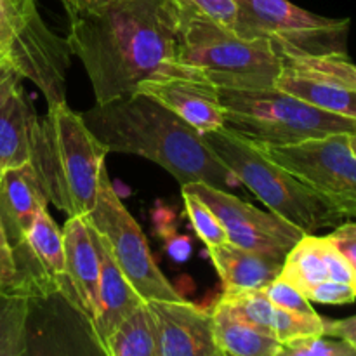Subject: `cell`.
Returning a JSON list of instances; mask_svg holds the SVG:
<instances>
[{
  "mask_svg": "<svg viewBox=\"0 0 356 356\" xmlns=\"http://www.w3.org/2000/svg\"><path fill=\"white\" fill-rule=\"evenodd\" d=\"M70 54L86 68L96 103L134 94L156 76H198L177 61L176 0H59Z\"/></svg>",
  "mask_w": 356,
  "mask_h": 356,
  "instance_id": "6da1fadb",
  "label": "cell"
},
{
  "mask_svg": "<svg viewBox=\"0 0 356 356\" xmlns=\"http://www.w3.org/2000/svg\"><path fill=\"white\" fill-rule=\"evenodd\" d=\"M80 117L108 153L148 159L165 169L181 186L207 183L229 190L238 184L202 132L139 90L96 103Z\"/></svg>",
  "mask_w": 356,
  "mask_h": 356,
  "instance_id": "7a4b0ae2",
  "label": "cell"
},
{
  "mask_svg": "<svg viewBox=\"0 0 356 356\" xmlns=\"http://www.w3.org/2000/svg\"><path fill=\"white\" fill-rule=\"evenodd\" d=\"M108 152L68 103L47 106L31 125L30 165L49 204L68 218L89 214L96 205Z\"/></svg>",
  "mask_w": 356,
  "mask_h": 356,
  "instance_id": "3957f363",
  "label": "cell"
},
{
  "mask_svg": "<svg viewBox=\"0 0 356 356\" xmlns=\"http://www.w3.org/2000/svg\"><path fill=\"white\" fill-rule=\"evenodd\" d=\"M177 9V61L181 65L218 89L275 87L284 72V58L270 42L238 37L179 2Z\"/></svg>",
  "mask_w": 356,
  "mask_h": 356,
  "instance_id": "277c9868",
  "label": "cell"
},
{
  "mask_svg": "<svg viewBox=\"0 0 356 356\" xmlns=\"http://www.w3.org/2000/svg\"><path fill=\"white\" fill-rule=\"evenodd\" d=\"M204 138L238 183L245 184L273 214L302 232L336 228L344 221L343 216L327 207L309 188L273 162L252 139L228 127L204 132Z\"/></svg>",
  "mask_w": 356,
  "mask_h": 356,
  "instance_id": "5b68a950",
  "label": "cell"
},
{
  "mask_svg": "<svg viewBox=\"0 0 356 356\" xmlns=\"http://www.w3.org/2000/svg\"><path fill=\"white\" fill-rule=\"evenodd\" d=\"M225 127L261 145H298L332 134H356V120L329 113L277 87L219 89Z\"/></svg>",
  "mask_w": 356,
  "mask_h": 356,
  "instance_id": "8992f818",
  "label": "cell"
},
{
  "mask_svg": "<svg viewBox=\"0 0 356 356\" xmlns=\"http://www.w3.org/2000/svg\"><path fill=\"white\" fill-rule=\"evenodd\" d=\"M70 56L66 38L42 19L38 0H0V65L30 80L47 106L66 103Z\"/></svg>",
  "mask_w": 356,
  "mask_h": 356,
  "instance_id": "52a82bcc",
  "label": "cell"
},
{
  "mask_svg": "<svg viewBox=\"0 0 356 356\" xmlns=\"http://www.w3.org/2000/svg\"><path fill=\"white\" fill-rule=\"evenodd\" d=\"M238 37L261 38L284 59L301 56L348 54V19L318 16L289 0H235Z\"/></svg>",
  "mask_w": 356,
  "mask_h": 356,
  "instance_id": "ba28073f",
  "label": "cell"
},
{
  "mask_svg": "<svg viewBox=\"0 0 356 356\" xmlns=\"http://www.w3.org/2000/svg\"><path fill=\"white\" fill-rule=\"evenodd\" d=\"M83 219L106 245L115 264L143 301L183 299L156 266L145 233L122 204L108 177L106 167L101 170L96 205Z\"/></svg>",
  "mask_w": 356,
  "mask_h": 356,
  "instance_id": "9c48e42d",
  "label": "cell"
},
{
  "mask_svg": "<svg viewBox=\"0 0 356 356\" xmlns=\"http://www.w3.org/2000/svg\"><path fill=\"white\" fill-rule=\"evenodd\" d=\"M257 145L327 207L344 219H356V155L350 134H332L298 145Z\"/></svg>",
  "mask_w": 356,
  "mask_h": 356,
  "instance_id": "30bf717a",
  "label": "cell"
},
{
  "mask_svg": "<svg viewBox=\"0 0 356 356\" xmlns=\"http://www.w3.org/2000/svg\"><path fill=\"white\" fill-rule=\"evenodd\" d=\"M181 190L197 195L205 205H209L225 226L228 242L240 249L263 254L284 263L289 250L306 233L287 219L271 211H261L222 188L207 183H190L181 186Z\"/></svg>",
  "mask_w": 356,
  "mask_h": 356,
  "instance_id": "8fae6325",
  "label": "cell"
},
{
  "mask_svg": "<svg viewBox=\"0 0 356 356\" xmlns=\"http://www.w3.org/2000/svg\"><path fill=\"white\" fill-rule=\"evenodd\" d=\"M13 254L17 273L14 296L31 302L68 296L63 233L47 209L38 212L23 242L13 247Z\"/></svg>",
  "mask_w": 356,
  "mask_h": 356,
  "instance_id": "7c38bea8",
  "label": "cell"
},
{
  "mask_svg": "<svg viewBox=\"0 0 356 356\" xmlns=\"http://www.w3.org/2000/svg\"><path fill=\"white\" fill-rule=\"evenodd\" d=\"M145 302L155 325L156 356H221L214 343L211 309L184 299Z\"/></svg>",
  "mask_w": 356,
  "mask_h": 356,
  "instance_id": "4fadbf2b",
  "label": "cell"
},
{
  "mask_svg": "<svg viewBox=\"0 0 356 356\" xmlns=\"http://www.w3.org/2000/svg\"><path fill=\"white\" fill-rule=\"evenodd\" d=\"M136 90L159 101L202 134L225 127L219 89L202 76H156L141 82Z\"/></svg>",
  "mask_w": 356,
  "mask_h": 356,
  "instance_id": "5bb4252c",
  "label": "cell"
},
{
  "mask_svg": "<svg viewBox=\"0 0 356 356\" xmlns=\"http://www.w3.org/2000/svg\"><path fill=\"white\" fill-rule=\"evenodd\" d=\"M61 233L68 280L66 301L90 327L99 312V254L90 226L80 216L68 218Z\"/></svg>",
  "mask_w": 356,
  "mask_h": 356,
  "instance_id": "9a60e30c",
  "label": "cell"
},
{
  "mask_svg": "<svg viewBox=\"0 0 356 356\" xmlns=\"http://www.w3.org/2000/svg\"><path fill=\"white\" fill-rule=\"evenodd\" d=\"M278 277L294 285L306 298L309 292L327 282H346L356 285L353 268L343 252L327 235L316 236L313 233H305L289 250Z\"/></svg>",
  "mask_w": 356,
  "mask_h": 356,
  "instance_id": "2e32d148",
  "label": "cell"
},
{
  "mask_svg": "<svg viewBox=\"0 0 356 356\" xmlns=\"http://www.w3.org/2000/svg\"><path fill=\"white\" fill-rule=\"evenodd\" d=\"M35 118L37 113L21 87V75L0 65V172L30 162Z\"/></svg>",
  "mask_w": 356,
  "mask_h": 356,
  "instance_id": "e0dca14e",
  "label": "cell"
},
{
  "mask_svg": "<svg viewBox=\"0 0 356 356\" xmlns=\"http://www.w3.org/2000/svg\"><path fill=\"white\" fill-rule=\"evenodd\" d=\"M49 202L30 163L0 172V226L10 247L24 240Z\"/></svg>",
  "mask_w": 356,
  "mask_h": 356,
  "instance_id": "ac0fdd59",
  "label": "cell"
},
{
  "mask_svg": "<svg viewBox=\"0 0 356 356\" xmlns=\"http://www.w3.org/2000/svg\"><path fill=\"white\" fill-rule=\"evenodd\" d=\"M90 232H92L94 243L99 254V312L90 325V336L97 350L103 351L108 336L117 329L122 320L127 318L145 301L132 289L120 268L115 264L113 257L108 252L106 245L101 242L99 236L94 233L92 228Z\"/></svg>",
  "mask_w": 356,
  "mask_h": 356,
  "instance_id": "d6986e66",
  "label": "cell"
},
{
  "mask_svg": "<svg viewBox=\"0 0 356 356\" xmlns=\"http://www.w3.org/2000/svg\"><path fill=\"white\" fill-rule=\"evenodd\" d=\"M207 252L221 278L222 292L263 291L282 271V261L240 249L229 242L207 247Z\"/></svg>",
  "mask_w": 356,
  "mask_h": 356,
  "instance_id": "ffe728a7",
  "label": "cell"
},
{
  "mask_svg": "<svg viewBox=\"0 0 356 356\" xmlns=\"http://www.w3.org/2000/svg\"><path fill=\"white\" fill-rule=\"evenodd\" d=\"M211 312L214 343L221 356H280L282 343L235 315L221 298Z\"/></svg>",
  "mask_w": 356,
  "mask_h": 356,
  "instance_id": "44dd1931",
  "label": "cell"
},
{
  "mask_svg": "<svg viewBox=\"0 0 356 356\" xmlns=\"http://www.w3.org/2000/svg\"><path fill=\"white\" fill-rule=\"evenodd\" d=\"M275 87L284 92L292 94L313 106L325 110L329 113L356 120V90L329 80L301 75L285 68L277 79Z\"/></svg>",
  "mask_w": 356,
  "mask_h": 356,
  "instance_id": "7402d4cb",
  "label": "cell"
},
{
  "mask_svg": "<svg viewBox=\"0 0 356 356\" xmlns=\"http://www.w3.org/2000/svg\"><path fill=\"white\" fill-rule=\"evenodd\" d=\"M103 355L108 356H156L153 318L146 302H141L117 329L108 336Z\"/></svg>",
  "mask_w": 356,
  "mask_h": 356,
  "instance_id": "603a6c76",
  "label": "cell"
},
{
  "mask_svg": "<svg viewBox=\"0 0 356 356\" xmlns=\"http://www.w3.org/2000/svg\"><path fill=\"white\" fill-rule=\"evenodd\" d=\"M31 301L23 296L0 294V356L28 353V318Z\"/></svg>",
  "mask_w": 356,
  "mask_h": 356,
  "instance_id": "cb8c5ba5",
  "label": "cell"
},
{
  "mask_svg": "<svg viewBox=\"0 0 356 356\" xmlns=\"http://www.w3.org/2000/svg\"><path fill=\"white\" fill-rule=\"evenodd\" d=\"M285 68L301 75L329 80L356 90V65L348 54L301 56V58L284 59Z\"/></svg>",
  "mask_w": 356,
  "mask_h": 356,
  "instance_id": "d4e9b609",
  "label": "cell"
},
{
  "mask_svg": "<svg viewBox=\"0 0 356 356\" xmlns=\"http://www.w3.org/2000/svg\"><path fill=\"white\" fill-rule=\"evenodd\" d=\"M181 193H183L184 211H186L188 219H190L198 238L207 247H219L228 243L225 226L219 221L218 216L212 212V209L190 191L181 190Z\"/></svg>",
  "mask_w": 356,
  "mask_h": 356,
  "instance_id": "484cf974",
  "label": "cell"
},
{
  "mask_svg": "<svg viewBox=\"0 0 356 356\" xmlns=\"http://www.w3.org/2000/svg\"><path fill=\"white\" fill-rule=\"evenodd\" d=\"M280 356H356V348L339 337L322 334L282 344Z\"/></svg>",
  "mask_w": 356,
  "mask_h": 356,
  "instance_id": "4316f807",
  "label": "cell"
},
{
  "mask_svg": "<svg viewBox=\"0 0 356 356\" xmlns=\"http://www.w3.org/2000/svg\"><path fill=\"white\" fill-rule=\"evenodd\" d=\"M266 298L273 302L275 306L284 309H291V312H299V313H308L313 315L316 313V309L312 306V301L306 298L302 292H299L298 289L292 284H289L284 278L277 277L271 284H268L263 289Z\"/></svg>",
  "mask_w": 356,
  "mask_h": 356,
  "instance_id": "83f0119b",
  "label": "cell"
},
{
  "mask_svg": "<svg viewBox=\"0 0 356 356\" xmlns=\"http://www.w3.org/2000/svg\"><path fill=\"white\" fill-rule=\"evenodd\" d=\"M177 2L233 31L238 16V6L235 0H177Z\"/></svg>",
  "mask_w": 356,
  "mask_h": 356,
  "instance_id": "f1b7e54d",
  "label": "cell"
},
{
  "mask_svg": "<svg viewBox=\"0 0 356 356\" xmlns=\"http://www.w3.org/2000/svg\"><path fill=\"white\" fill-rule=\"evenodd\" d=\"M16 263H14L13 247L7 242V236L0 226V294L16 292Z\"/></svg>",
  "mask_w": 356,
  "mask_h": 356,
  "instance_id": "f546056e",
  "label": "cell"
},
{
  "mask_svg": "<svg viewBox=\"0 0 356 356\" xmlns=\"http://www.w3.org/2000/svg\"><path fill=\"white\" fill-rule=\"evenodd\" d=\"M327 236H329L330 242L343 252V256L346 257L348 263L351 264L356 280V221H343Z\"/></svg>",
  "mask_w": 356,
  "mask_h": 356,
  "instance_id": "4dcf8cb0",
  "label": "cell"
},
{
  "mask_svg": "<svg viewBox=\"0 0 356 356\" xmlns=\"http://www.w3.org/2000/svg\"><path fill=\"white\" fill-rule=\"evenodd\" d=\"M325 336L339 337L356 348V315L344 320H325Z\"/></svg>",
  "mask_w": 356,
  "mask_h": 356,
  "instance_id": "1f68e13d",
  "label": "cell"
},
{
  "mask_svg": "<svg viewBox=\"0 0 356 356\" xmlns=\"http://www.w3.org/2000/svg\"><path fill=\"white\" fill-rule=\"evenodd\" d=\"M167 252L174 261H186L191 256V242L186 236L172 235L167 238Z\"/></svg>",
  "mask_w": 356,
  "mask_h": 356,
  "instance_id": "d6a6232c",
  "label": "cell"
},
{
  "mask_svg": "<svg viewBox=\"0 0 356 356\" xmlns=\"http://www.w3.org/2000/svg\"><path fill=\"white\" fill-rule=\"evenodd\" d=\"M350 145H351V149H353V153L356 155V134H350Z\"/></svg>",
  "mask_w": 356,
  "mask_h": 356,
  "instance_id": "836d02e7",
  "label": "cell"
}]
</instances>
